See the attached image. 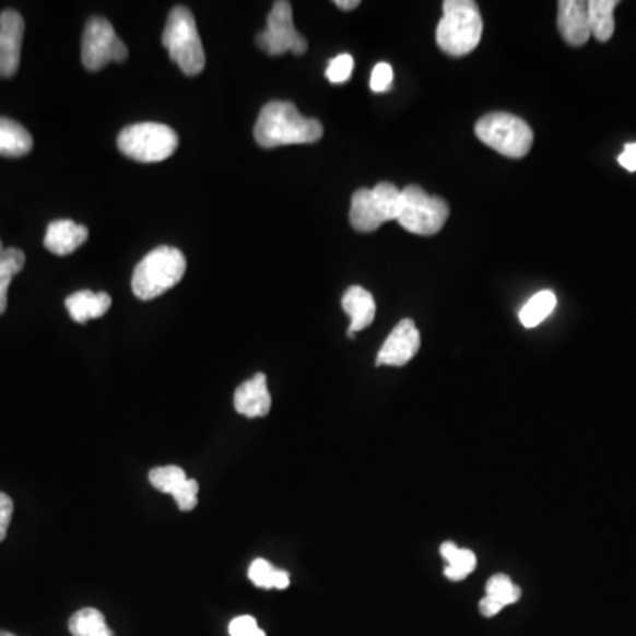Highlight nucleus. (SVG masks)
Here are the masks:
<instances>
[{"label":"nucleus","instance_id":"nucleus-1","mask_svg":"<svg viewBox=\"0 0 636 636\" xmlns=\"http://www.w3.org/2000/svg\"><path fill=\"white\" fill-rule=\"evenodd\" d=\"M322 134L320 120L301 116L297 106L291 102L268 103L255 125V140L263 149L315 143L322 139Z\"/></svg>","mask_w":636,"mask_h":636},{"label":"nucleus","instance_id":"nucleus-2","mask_svg":"<svg viewBox=\"0 0 636 636\" xmlns=\"http://www.w3.org/2000/svg\"><path fill=\"white\" fill-rule=\"evenodd\" d=\"M437 25V45L451 57L469 56L483 36V16L474 0H446Z\"/></svg>","mask_w":636,"mask_h":636},{"label":"nucleus","instance_id":"nucleus-3","mask_svg":"<svg viewBox=\"0 0 636 636\" xmlns=\"http://www.w3.org/2000/svg\"><path fill=\"white\" fill-rule=\"evenodd\" d=\"M186 272V257L172 246H160L145 255L134 268L133 294L142 301L156 299L170 291L182 280Z\"/></svg>","mask_w":636,"mask_h":636},{"label":"nucleus","instance_id":"nucleus-4","mask_svg":"<svg viewBox=\"0 0 636 636\" xmlns=\"http://www.w3.org/2000/svg\"><path fill=\"white\" fill-rule=\"evenodd\" d=\"M163 47L168 56L179 66L182 73L197 76L205 68V51L195 16L185 5H176L168 14L163 31Z\"/></svg>","mask_w":636,"mask_h":636},{"label":"nucleus","instance_id":"nucleus-5","mask_svg":"<svg viewBox=\"0 0 636 636\" xmlns=\"http://www.w3.org/2000/svg\"><path fill=\"white\" fill-rule=\"evenodd\" d=\"M475 137L498 154L513 160L526 157L534 142V133L526 120L507 111H492L481 117L475 122Z\"/></svg>","mask_w":636,"mask_h":636},{"label":"nucleus","instance_id":"nucleus-6","mask_svg":"<svg viewBox=\"0 0 636 636\" xmlns=\"http://www.w3.org/2000/svg\"><path fill=\"white\" fill-rule=\"evenodd\" d=\"M401 189L392 182H378L374 189L355 191L351 203V225L354 231L369 234L382 223L398 222Z\"/></svg>","mask_w":636,"mask_h":636},{"label":"nucleus","instance_id":"nucleus-7","mask_svg":"<svg viewBox=\"0 0 636 636\" xmlns=\"http://www.w3.org/2000/svg\"><path fill=\"white\" fill-rule=\"evenodd\" d=\"M120 153L140 163H160L176 153L179 137L170 126L140 122L120 131L117 139Z\"/></svg>","mask_w":636,"mask_h":636},{"label":"nucleus","instance_id":"nucleus-8","mask_svg":"<svg viewBox=\"0 0 636 636\" xmlns=\"http://www.w3.org/2000/svg\"><path fill=\"white\" fill-rule=\"evenodd\" d=\"M449 205L440 197L424 191L421 186L401 189V209L398 223L415 236H435L448 222Z\"/></svg>","mask_w":636,"mask_h":636},{"label":"nucleus","instance_id":"nucleus-9","mask_svg":"<svg viewBox=\"0 0 636 636\" xmlns=\"http://www.w3.org/2000/svg\"><path fill=\"white\" fill-rule=\"evenodd\" d=\"M128 59V47L120 42L116 28L102 16L89 20L82 37V62L89 71H99L110 62Z\"/></svg>","mask_w":636,"mask_h":636},{"label":"nucleus","instance_id":"nucleus-10","mask_svg":"<svg viewBox=\"0 0 636 636\" xmlns=\"http://www.w3.org/2000/svg\"><path fill=\"white\" fill-rule=\"evenodd\" d=\"M257 45L269 56H283L292 51L294 56H303L308 50V43L294 27L292 4L286 0H278L272 4L268 16V27L257 36Z\"/></svg>","mask_w":636,"mask_h":636},{"label":"nucleus","instance_id":"nucleus-11","mask_svg":"<svg viewBox=\"0 0 636 636\" xmlns=\"http://www.w3.org/2000/svg\"><path fill=\"white\" fill-rule=\"evenodd\" d=\"M24 33L25 22L19 11L0 13V79H11L19 71Z\"/></svg>","mask_w":636,"mask_h":636},{"label":"nucleus","instance_id":"nucleus-12","mask_svg":"<svg viewBox=\"0 0 636 636\" xmlns=\"http://www.w3.org/2000/svg\"><path fill=\"white\" fill-rule=\"evenodd\" d=\"M421 334L412 318H403L392 329L377 354V366H405L420 352Z\"/></svg>","mask_w":636,"mask_h":636},{"label":"nucleus","instance_id":"nucleus-13","mask_svg":"<svg viewBox=\"0 0 636 636\" xmlns=\"http://www.w3.org/2000/svg\"><path fill=\"white\" fill-rule=\"evenodd\" d=\"M149 481L157 492L176 498L180 511H191L199 503V481L189 480L180 467H157L149 472Z\"/></svg>","mask_w":636,"mask_h":636},{"label":"nucleus","instance_id":"nucleus-14","mask_svg":"<svg viewBox=\"0 0 636 636\" xmlns=\"http://www.w3.org/2000/svg\"><path fill=\"white\" fill-rule=\"evenodd\" d=\"M558 33L572 47H584L590 37L589 10L584 0H561L557 16Z\"/></svg>","mask_w":636,"mask_h":636},{"label":"nucleus","instance_id":"nucleus-15","mask_svg":"<svg viewBox=\"0 0 636 636\" xmlns=\"http://www.w3.org/2000/svg\"><path fill=\"white\" fill-rule=\"evenodd\" d=\"M271 392L268 389V378L263 374H257L246 382L240 384L234 394V407L239 414L249 420L263 417L271 412Z\"/></svg>","mask_w":636,"mask_h":636},{"label":"nucleus","instance_id":"nucleus-16","mask_svg":"<svg viewBox=\"0 0 636 636\" xmlns=\"http://www.w3.org/2000/svg\"><path fill=\"white\" fill-rule=\"evenodd\" d=\"M87 237V226L79 225L71 220H57L48 225L45 248L51 254L64 257L76 251Z\"/></svg>","mask_w":636,"mask_h":636},{"label":"nucleus","instance_id":"nucleus-17","mask_svg":"<svg viewBox=\"0 0 636 636\" xmlns=\"http://www.w3.org/2000/svg\"><path fill=\"white\" fill-rule=\"evenodd\" d=\"M342 308L351 317V328H349V338H354L355 332L372 326L377 314L374 295L369 294L363 286H351L343 294Z\"/></svg>","mask_w":636,"mask_h":636},{"label":"nucleus","instance_id":"nucleus-18","mask_svg":"<svg viewBox=\"0 0 636 636\" xmlns=\"http://www.w3.org/2000/svg\"><path fill=\"white\" fill-rule=\"evenodd\" d=\"M111 297L105 292L79 291L66 299V308L74 322L85 323L91 318H99L110 309Z\"/></svg>","mask_w":636,"mask_h":636},{"label":"nucleus","instance_id":"nucleus-19","mask_svg":"<svg viewBox=\"0 0 636 636\" xmlns=\"http://www.w3.org/2000/svg\"><path fill=\"white\" fill-rule=\"evenodd\" d=\"M33 137L16 120L0 117V156L22 157L33 151Z\"/></svg>","mask_w":636,"mask_h":636},{"label":"nucleus","instance_id":"nucleus-20","mask_svg":"<svg viewBox=\"0 0 636 636\" xmlns=\"http://www.w3.org/2000/svg\"><path fill=\"white\" fill-rule=\"evenodd\" d=\"M617 5V0H590L587 2L590 36H594L598 42L606 43L612 39L613 33H615L613 11Z\"/></svg>","mask_w":636,"mask_h":636},{"label":"nucleus","instance_id":"nucleus-21","mask_svg":"<svg viewBox=\"0 0 636 636\" xmlns=\"http://www.w3.org/2000/svg\"><path fill=\"white\" fill-rule=\"evenodd\" d=\"M440 554L448 561V567L444 569V575L452 581H460L469 577L478 566V558L471 550L458 549L457 544L446 541L440 546Z\"/></svg>","mask_w":636,"mask_h":636},{"label":"nucleus","instance_id":"nucleus-22","mask_svg":"<svg viewBox=\"0 0 636 636\" xmlns=\"http://www.w3.org/2000/svg\"><path fill=\"white\" fill-rule=\"evenodd\" d=\"M555 306H557V297L552 291H541L530 297L520 311V322L523 328H538L544 318L554 314Z\"/></svg>","mask_w":636,"mask_h":636},{"label":"nucleus","instance_id":"nucleus-23","mask_svg":"<svg viewBox=\"0 0 636 636\" xmlns=\"http://www.w3.org/2000/svg\"><path fill=\"white\" fill-rule=\"evenodd\" d=\"M25 266V254L19 248H5L0 255V315L8 308V291L13 278Z\"/></svg>","mask_w":636,"mask_h":636},{"label":"nucleus","instance_id":"nucleus-24","mask_svg":"<svg viewBox=\"0 0 636 636\" xmlns=\"http://www.w3.org/2000/svg\"><path fill=\"white\" fill-rule=\"evenodd\" d=\"M70 633L73 636H114L106 626L105 615L96 609H82L70 619Z\"/></svg>","mask_w":636,"mask_h":636},{"label":"nucleus","instance_id":"nucleus-25","mask_svg":"<svg viewBox=\"0 0 636 636\" xmlns=\"http://www.w3.org/2000/svg\"><path fill=\"white\" fill-rule=\"evenodd\" d=\"M249 580L260 589H286L291 586L288 573L276 569L266 558H257L248 569Z\"/></svg>","mask_w":636,"mask_h":636},{"label":"nucleus","instance_id":"nucleus-26","mask_svg":"<svg viewBox=\"0 0 636 636\" xmlns=\"http://www.w3.org/2000/svg\"><path fill=\"white\" fill-rule=\"evenodd\" d=\"M486 598L500 604L503 609L517 603L521 598V589L513 584L507 575H494L486 581Z\"/></svg>","mask_w":636,"mask_h":636},{"label":"nucleus","instance_id":"nucleus-27","mask_svg":"<svg viewBox=\"0 0 636 636\" xmlns=\"http://www.w3.org/2000/svg\"><path fill=\"white\" fill-rule=\"evenodd\" d=\"M352 71H354V57L342 54V56L329 60L326 76L331 83H345L346 80L351 79Z\"/></svg>","mask_w":636,"mask_h":636},{"label":"nucleus","instance_id":"nucleus-28","mask_svg":"<svg viewBox=\"0 0 636 636\" xmlns=\"http://www.w3.org/2000/svg\"><path fill=\"white\" fill-rule=\"evenodd\" d=\"M392 85V68L388 62H378L372 71L369 87L374 93H388Z\"/></svg>","mask_w":636,"mask_h":636},{"label":"nucleus","instance_id":"nucleus-29","mask_svg":"<svg viewBox=\"0 0 636 636\" xmlns=\"http://www.w3.org/2000/svg\"><path fill=\"white\" fill-rule=\"evenodd\" d=\"M228 633L231 636H266L251 615H240V617L234 619L228 626Z\"/></svg>","mask_w":636,"mask_h":636},{"label":"nucleus","instance_id":"nucleus-30","mask_svg":"<svg viewBox=\"0 0 636 636\" xmlns=\"http://www.w3.org/2000/svg\"><path fill=\"white\" fill-rule=\"evenodd\" d=\"M13 498L0 492V543L5 540V534H8V527H10L11 518H13Z\"/></svg>","mask_w":636,"mask_h":636},{"label":"nucleus","instance_id":"nucleus-31","mask_svg":"<svg viewBox=\"0 0 636 636\" xmlns=\"http://www.w3.org/2000/svg\"><path fill=\"white\" fill-rule=\"evenodd\" d=\"M619 165L627 172H636V143H627L623 154L619 156Z\"/></svg>","mask_w":636,"mask_h":636},{"label":"nucleus","instance_id":"nucleus-32","mask_svg":"<svg viewBox=\"0 0 636 636\" xmlns=\"http://www.w3.org/2000/svg\"><path fill=\"white\" fill-rule=\"evenodd\" d=\"M334 4H337L340 10L352 11L355 10V8H360L361 2L360 0H337Z\"/></svg>","mask_w":636,"mask_h":636},{"label":"nucleus","instance_id":"nucleus-33","mask_svg":"<svg viewBox=\"0 0 636 636\" xmlns=\"http://www.w3.org/2000/svg\"><path fill=\"white\" fill-rule=\"evenodd\" d=\"M0 636H16V635H13V633L10 632H0Z\"/></svg>","mask_w":636,"mask_h":636},{"label":"nucleus","instance_id":"nucleus-34","mask_svg":"<svg viewBox=\"0 0 636 636\" xmlns=\"http://www.w3.org/2000/svg\"><path fill=\"white\" fill-rule=\"evenodd\" d=\"M4 246H2V240H0V255H2V251H4Z\"/></svg>","mask_w":636,"mask_h":636}]
</instances>
